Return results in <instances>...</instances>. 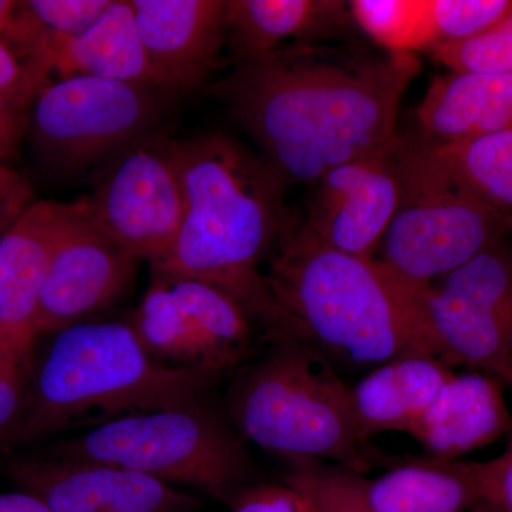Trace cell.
Listing matches in <instances>:
<instances>
[{"instance_id": "52a82bcc", "label": "cell", "mask_w": 512, "mask_h": 512, "mask_svg": "<svg viewBox=\"0 0 512 512\" xmlns=\"http://www.w3.org/2000/svg\"><path fill=\"white\" fill-rule=\"evenodd\" d=\"M400 198L375 259L393 272L434 284L512 235V215L467 187L426 137L400 136Z\"/></svg>"}, {"instance_id": "7a4b0ae2", "label": "cell", "mask_w": 512, "mask_h": 512, "mask_svg": "<svg viewBox=\"0 0 512 512\" xmlns=\"http://www.w3.org/2000/svg\"><path fill=\"white\" fill-rule=\"evenodd\" d=\"M174 151L184 220L173 247L151 272L215 286L268 340L299 338L262 269L291 217L285 204L288 184L261 154L224 134L174 138Z\"/></svg>"}, {"instance_id": "f546056e", "label": "cell", "mask_w": 512, "mask_h": 512, "mask_svg": "<svg viewBox=\"0 0 512 512\" xmlns=\"http://www.w3.org/2000/svg\"><path fill=\"white\" fill-rule=\"evenodd\" d=\"M32 187L22 174L0 161V238L36 204Z\"/></svg>"}, {"instance_id": "ba28073f", "label": "cell", "mask_w": 512, "mask_h": 512, "mask_svg": "<svg viewBox=\"0 0 512 512\" xmlns=\"http://www.w3.org/2000/svg\"><path fill=\"white\" fill-rule=\"evenodd\" d=\"M174 94L92 76L49 83L37 96L29 141L59 177L104 165L134 141L157 133Z\"/></svg>"}, {"instance_id": "4316f807", "label": "cell", "mask_w": 512, "mask_h": 512, "mask_svg": "<svg viewBox=\"0 0 512 512\" xmlns=\"http://www.w3.org/2000/svg\"><path fill=\"white\" fill-rule=\"evenodd\" d=\"M454 73L512 74V10L480 35L431 50Z\"/></svg>"}, {"instance_id": "277c9868", "label": "cell", "mask_w": 512, "mask_h": 512, "mask_svg": "<svg viewBox=\"0 0 512 512\" xmlns=\"http://www.w3.org/2000/svg\"><path fill=\"white\" fill-rule=\"evenodd\" d=\"M225 376L212 367L161 362L130 323H77L55 333L6 448L52 436L87 414L127 416L198 403Z\"/></svg>"}, {"instance_id": "9a60e30c", "label": "cell", "mask_w": 512, "mask_h": 512, "mask_svg": "<svg viewBox=\"0 0 512 512\" xmlns=\"http://www.w3.org/2000/svg\"><path fill=\"white\" fill-rule=\"evenodd\" d=\"M64 202L37 201L0 238V363L26 370Z\"/></svg>"}, {"instance_id": "3957f363", "label": "cell", "mask_w": 512, "mask_h": 512, "mask_svg": "<svg viewBox=\"0 0 512 512\" xmlns=\"http://www.w3.org/2000/svg\"><path fill=\"white\" fill-rule=\"evenodd\" d=\"M265 275L301 339L329 359L356 367L406 356L443 360L424 308L429 284L322 244L293 212Z\"/></svg>"}, {"instance_id": "8992f818", "label": "cell", "mask_w": 512, "mask_h": 512, "mask_svg": "<svg viewBox=\"0 0 512 512\" xmlns=\"http://www.w3.org/2000/svg\"><path fill=\"white\" fill-rule=\"evenodd\" d=\"M40 451L127 468L174 487L188 485L225 505L261 480L247 441L225 414L202 402L113 417Z\"/></svg>"}, {"instance_id": "8fae6325", "label": "cell", "mask_w": 512, "mask_h": 512, "mask_svg": "<svg viewBox=\"0 0 512 512\" xmlns=\"http://www.w3.org/2000/svg\"><path fill=\"white\" fill-rule=\"evenodd\" d=\"M138 262L97 225L86 198L63 204L40 299L37 335L82 323L119 301L136 278Z\"/></svg>"}, {"instance_id": "f1b7e54d", "label": "cell", "mask_w": 512, "mask_h": 512, "mask_svg": "<svg viewBox=\"0 0 512 512\" xmlns=\"http://www.w3.org/2000/svg\"><path fill=\"white\" fill-rule=\"evenodd\" d=\"M500 456L473 463L480 503L501 512H512V430Z\"/></svg>"}, {"instance_id": "44dd1931", "label": "cell", "mask_w": 512, "mask_h": 512, "mask_svg": "<svg viewBox=\"0 0 512 512\" xmlns=\"http://www.w3.org/2000/svg\"><path fill=\"white\" fill-rule=\"evenodd\" d=\"M421 136L457 144L512 130V74L434 77L417 109Z\"/></svg>"}, {"instance_id": "d6986e66", "label": "cell", "mask_w": 512, "mask_h": 512, "mask_svg": "<svg viewBox=\"0 0 512 512\" xmlns=\"http://www.w3.org/2000/svg\"><path fill=\"white\" fill-rule=\"evenodd\" d=\"M511 430L504 384L485 373H454L407 436L427 457L456 461L504 439Z\"/></svg>"}, {"instance_id": "d4e9b609", "label": "cell", "mask_w": 512, "mask_h": 512, "mask_svg": "<svg viewBox=\"0 0 512 512\" xmlns=\"http://www.w3.org/2000/svg\"><path fill=\"white\" fill-rule=\"evenodd\" d=\"M436 147L478 198L512 215V130Z\"/></svg>"}, {"instance_id": "4dcf8cb0", "label": "cell", "mask_w": 512, "mask_h": 512, "mask_svg": "<svg viewBox=\"0 0 512 512\" xmlns=\"http://www.w3.org/2000/svg\"><path fill=\"white\" fill-rule=\"evenodd\" d=\"M25 396V370L0 363V448H6L18 426Z\"/></svg>"}, {"instance_id": "d6a6232c", "label": "cell", "mask_w": 512, "mask_h": 512, "mask_svg": "<svg viewBox=\"0 0 512 512\" xmlns=\"http://www.w3.org/2000/svg\"><path fill=\"white\" fill-rule=\"evenodd\" d=\"M0 512H52L35 495L25 491L0 493Z\"/></svg>"}, {"instance_id": "83f0119b", "label": "cell", "mask_w": 512, "mask_h": 512, "mask_svg": "<svg viewBox=\"0 0 512 512\" xmlns=\"http://www.w3.org/2000/svg\"><path fill=\"white\" fill-rule=\"evenodd\" d=\"M228 507L232 512H322L311 495L284 477L247 485Z\"/></svg>"}, {"instance_id": "836d02e7", "label": "cell", "mask_w": 512, "mask_h": 512, "mask_svg": "<svg viewBox=\"0 0 512 512\" xmlns=\"http://www.w3.org/2000/svg\"><path fill=\"white\" fill-rule=\"evenodd\" d=\"M18 8V2H10V0H0V36L8 28L13 13Z\"/></svg>"}, {"instance_id": "6da1fadb", "label": "cell", "mask_w": 512, "mask_h": 512, "mask_svg": "<svg viewBox=\"0 0 512 512\" xmlns=\"http://www.w3.org/2000/svg\"><path fill=\"white\" fill-rule=\"evenodd\" d=\"M420 64L356 43H288L235 64L204 93L221 101L286 184H315L397 147L400 104Z\"/></svg>"}, {"instance_id": "7c38bea8", "label": "cell", "mask_w": 512, "mask_h": 512, "mask_svg": "<svg viewBox=\"0 0 512 512\" xmlns=\"http://www.w3.org/2000/svg\"><path fill=\"white\" fill-rule=\"evenodd\" d=\"M20 491L52 512H198L201 501L174 485L109 464L37 453L6 461Z\"/></svg>"}, {"instance_id": "4fadbf2b", "label": "cell", "mask_w": 512, "mask_h": 512, "mask_svg": "<svg viewBox=\"0 0 512 512\" xmlns=\"http://www.w3.org/2000/svg\"><path fill=\"white\" fill-rule=\"evenodd\" d=\"M396 148L338 165L316 181L301 218L313 237L336 251L375 258L399 205Z\"/></svg>"}, {"instance_id": "1f68e13d", "label": "cell", "mask_w": 512, "mask_h": 512, "mask_svg": "<svg viewBox=\"0 0 512 512\" xmlns=\"http://www.w3.org/2000/svg\"><path fill=\"white\" fill-rule=\"evenodd\" d=\"M284 478L311 495L322 512H357L316 476L308 461L291 463V470Z\"/></svg>"}, {"instance_id": "cb8c5ba5", "label": "cell", "mask_w": 512, "mask_h": 512, "mask_svg": "<svg viewBox=\"0 0 512 512\" xmlns=\"http://www.w3.org/2000/svg\"><path fill=\"white\" fill-rule=\"evenodd\" d=\"M158 275L165 278L181 308L202 332L238 366L244 365L256 330L244 309L215 286L180 276Z\"/></svg>"}, {"instance_id": "603a6c76", "label": "cell", "mask_w": 512, "mask_h": 512, "mask_svg": "<svg viewBox=\"0 0 512 512\" xmlns=\"http://www.w3.org/2000/svg\"><path fill=\"white\" fill-rule=\"evenodd\" d=\"M148 352L180 367H212L221 372L238 365L181 308L163 276L151 272V284L130 322Z\"/></svg>"}, {"instance_id": "2e32d148", "label": "cell", "mask_w": 512, "mask_h": 512, "mask_svg": "<svg viewBox=\"0 0 512 512\" xmlns=\"http://www.w3.org/2000/svg\"><path fill=\"white\" fill-rule=\"evenodd\" d=\"M148 59L171 92L205 86L225 47V0H128Z\"/></svg>"}, {"instance_id": "9c48e42d", "label": "cell", "mask_w": 512, "mask_h": 512, "mask_svg": "<svg viewBox=\"0 0 512 512\" xmlns=\"http://www.w3.org/2000/svg\"><path fill=\"white\" fill-rule=\"evenodd\" d=\"M424 308L448 366H467L512 387V241L485 249L427 286Z\"/></svg>"}, {"instance_id": "5b68a950", "label": "cell", "mask_w": 512, "mask_h": 512, "mask_svg": "<svg viewBox=\"0 0 512 512\" xmlns=\"http://www.w3.org/2000/svg\"><path fill=\"white\" fill-rule=\"evenodd\" d=\"M254 362L235 370L224 414L248 444L288 461H319L369 473L389 461L357 420L352 387L306 340H268Z\"/></svg>"}, {"instance_id": "e575fe53", "label": "cell", "mask_w": 512, "mask_h": 512, "mask_svg": "<svg viewBox=\"0 0 512 512\" xmlns=\"http://www.w3.org/2000/svg\"><path fill=\"white\" fill-rule=\"evenodd\" d=\"M470 512H501L498 511L497 508L491 507V505L485 503H478L476 507L473 508Z\"/></svg>"}, {"instance_id": "e0dca14e", "label": "cell", "mask_w": 512, "mask_h": 512, "mask_svg": "<svg viewBox=\"0 0 512 512\" xmlns=\"http://www.w3.org/2000/svg\"><path fill=\"white\" fill-rule=\"evenodd\" d=\"M356 26L387 52H431L490 29L512 0H353Z\"/></svg>"}, {"instance_id": "30bf717a", "label": "cell", "mask_w": 512, "mask_h": 512, "mask_svg": "<svg viewBox=\"0 0 512 512\" xmlns=\"http://www.w3.org/2000/svg\"><path fill=\"white\" fill-rule=\"evenodd\" d=\"M90 214L97 225L138 261L150 265L173 247L185 214V195L174 138L148 134L101 165Z\"/></svg>"}, {"instance_id": "484cf974", "label": "cell", "mask_w": 512, "mask_h": 512, "mask_svg": "<svg viewBox=\"0 0 512 512\" xmlns=\"http://www.w3.org/2000/svg\"><path fill=\"white\" fill-rule=\"evenodd\" d=\"M50 74L15 52L0 36V161L18 157L28 136L37 96L49 84Z\"/></svg>"}, {"instance_id": "7402d4cb", "label": "cell", "mask_w": 512, "mask_h": 512, "mask_svg": "<svg viewBox=\"0 0 512 512\" xmlns=\"http://www.w3.org/2000/svg\"><path fill=\"white\" fill-rule=\"evenodd\" d=\"M453 367L433 356H406L375 367L352 387L353 403L363 434L409 433L426 413Z\"/></svg>"}, {"instance_id": "ffe728a7", "label": "cell", "mask_w": 512, "mask_h": 512, "mask_svg": "<svg viewBox=\"0 0 512 512\" xmlns=\"http://www.w3.org/2000/svg\"><path fill=\"white\" fill-rule=\"evenodd\" d=\"M355 28L340 0H225V47L235 64L288 43L339 42Z\"/></svg>"}, {"instance_id": "5bb4252c", "label": "cell", "mask_w": 512, "mask_h": 512, "mask_svg": "<svg viewBox=\"0 0 512 512\" xmlns=\"http://www.w3.org/2000/svg\"><path fill=\"white\" fill-rule=\"evenodd\" d=\"M313 471L357 512H464L480 503L473 463L409 458L375 478L311 461Z\"/></svg>"}, {"instance_id": "ac0fdd59", "label": "cell", "mask_w": 512, "mask_h": 512, "mask_svg": "<svg viewBox=\"0 0 512 512\" xmlns=\"http://www.w3.org/2000/svg\"><path fill=\"white\" fill-rule=\"evenodd\" d=\"M28 60L57 74V79L100 77L177 96L148 59L128 0H111L89 29L70 39L50 40L37 47Z\"/></svg>"}]
</instances>
